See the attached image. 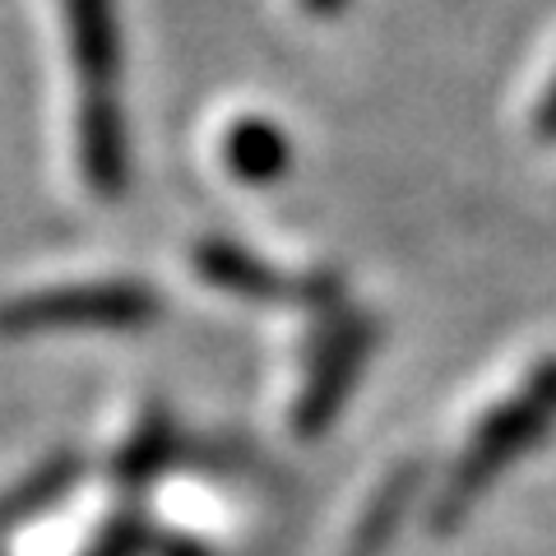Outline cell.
Returning <instances> with one entry per match:
<instances>
[{
	"label": "cell",
	"instance_id": "obj_4",
	"mask_svg": "<svg viewBox=\"0 0 556 556\" xmlns=\"http://www.w3.org/2000/svg\"><path fill=\"white\" fill-rule=\"evenodd\" d=\"M159 556H200L195 547H186V543H172V547H163Z\"/></svg>",
	"mask_w": 556,
	"mask_h": 556
},
{
	"label": "cell",
	"instance_id": "obj_3",
	"mask_svg": "<svg viewBox=\"0 0 556 556\" xmlns=\"http://www.w3.org/2000/svg\"><path fill=\"white\" fill-rule=\"evenodd\" d=\"M538 121H543V130H556V84H552V93L543 98V112H538Z\"/></svg>",
	"mask_w": 556,
	"mask_h": 556
},
{
	"label": "cell",
	"instance_id": "obj_1",
	"mask_svg": "<svg viewBox=\"0 0 556 556\" xmlns=\"http://www.w3.org/2000/svg\"><path fill=\"white\" fill-rule=\"evenodd\" d=\"M552 417H556V362L538 367L529 386L515 390L506 404H496V413L478 427V437L468 441V455L459 464L455 492L464 496V492H473V486H482V478H492L515 450H525Z\"/></svg>",
	"mask_w": 556,
	"mask_h": 556
},
{
	"label": "cell",
	"instance_id": "obj_2",
	"mask_svg": "<svg viewBox=\"0 0 556 556\" xmlns=\"http://www.w3.org/2000/svg\"><path fill=\"white\" fill-rule=\"evenodd\" d=\"M14 556H130V519L108 501H84L20 533Z\"/></svg>",
	"mask_w": 556,
	"mask_h": 556
}]
</instances>
